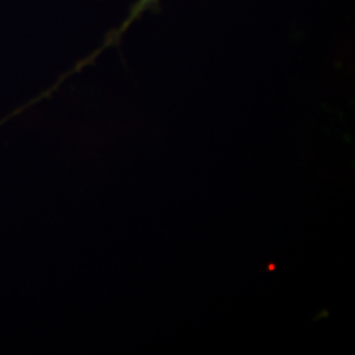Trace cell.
Here are the masks:
<instances>
[{"label": "cell", "mask_w": 355, "mask_h": 355, "mask_svg": "<svg viewBox=\"0 0 355 355\" xmlns=\"http://www.w3.org/2000/svg\"><path fill=\"white\" fill-rule=\"evenodd\" d=\"M158 4H159V0H137V1L132 6V8H130V11H129L127 19L124 20V23L119 26L116 31L111 32V33L107 36V40H105L104 45H103L102 48L96 51L92 57H95L98 53H101L104 48H108V46L114 45V44H117V42L120 41L121 36L127 32V29L129 26H132L137 19H140L141 16L146 12V11H152V10L158 8ZM92 57H89V58H92Z\"/></svg>", "instance_id": "cell-1"}]
</instances>
